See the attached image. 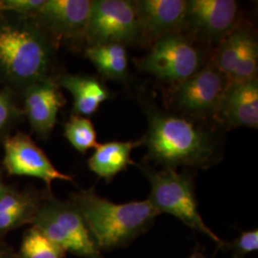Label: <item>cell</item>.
I'll use <instances>...</instances> for the list:
<instances>
[{
    "label": "cell",
    "mask_w": 258,
    "mask_h": 258,
    "mask_svg": "<svg viewBox=\"0 0 258 258\" xmlns=\"http://www.w3.org/2000/svg\"><path fill=\"white\" fill-rule=\"evenodd\" d=\"M148 129L143 145L149 159L166 168L188 166L206 167L215 158L212 135L184 117L149 109Z\"/></svg>",
    "instance_id": "1"
},
{
    "label": "cell",
    "mask_w": 258,
    "mask_h": 258,
    "mask_svg": "<svg viewBox=\"0 0 258 258\" xmlns=\"http://www.w3.org/2000/svg\"><path fill=\"white\" fill-rule=\"evenodd\" d=\"M72 202L83 215L100 249L124 247L148 230L159 213L149 200L116 204L93 189L73 196Z\"/></svg>",
    "instance_id": "2"
},
{
    "label": "cell",
    "mask_w": 258,
    "mask_h": 258,
    "mask_svg": "<svg viewBox=\"0 0 258 258\" xmlns=\"http://www.w3.org/2000/svg\"><path fill=\"white\" fill-rule=\"evenodd\" d=\"M52 44L40 24L24 20L0 22V73L25 88L47 79Z\"/></svg>",
    "instance_id": "3"
},
{
    "label": "cell",
    "mask_w": 258,
    "mask_h": 258,
    "mask_svg": "<svg viewBox=\"0 0 258 258\" xmlns=\"http://www.w3.org/2000/svg\"><path fill=\"white\" fill-rule=\"evenodd\" d=\"M32 224L65 252L83 258H103L82 213L72 201L48 199L40 204Z\"/></svg>",
    "instance_id": "4"
},
{
    "label": "cell",
    "mask_w": 258,
    "mask_h": 258,
    "mask_svg": "<svg viewBox=\"0 0 258 258\" xmlns=\"http://www.w3.org/2000/svg\"><path fill=\"white\" fill-rule=\"evenodd\" d=\"M151 185L149 201L158 213H168L195 231H200L214 242L224 243L205 224L198 211L192 179L174 168L156 171L140 166Z\"/></svg>",
    "instance_id": "5"
},
{
    "label": "cell",
    "mask_w": 258,
    "mask_h": 258,
    "mask_svg": "<svg viewBox=\"0 0 258 258\" xmlns=\"http://www.w3.org/2000/svg\"><path fill=\"white\" fill-rule=\"evenodd\" d=\"M84 38L89 46L133 44L141 40L135 1L95 0Z\"/></svg>",
    "instance_id": "6"
},
{
    "label": "cell",
    "mask_w": 258,
    "mask_h": 258,
    "mask_svg": "<svg viewBox=\"0 0 258 258\" xmlns=\"http://www.w3.org/2000/svg\"><path fill=\"white\" fill-rule=\"evenodd\" d=\"M201 55L192 43L180 33H170L158 38L137 65L162 81L181 84L201 69Z\"/></svg>",
    "instance_id": "7"
},
{
    "label": "cell",
    "mask_w": 258,
    "mask_h": 258,
    "mask_svg": "<svg viewBox=\"0 0 258 258\" xmlns=\"http://www.w3.org/2000/svg\"><path fill=\"white\" fill-rule=\"evenodd\" d=\"M230 80L211 63L179 84L174 101L179 109L196 116L216 115Z\"/></svg>",
    "instance_id": "8"
},
{
    "label": "cell",
    "mask_w": 258,
    "mask_h": 258,
    "mask_svg": "<svg viewBox=\"0 0 258 258\" xmlns=\"http://www.w3.org/2000/svg\"><path fill=\"white\" fill-rule=\"evenodd\" d=\"M3 164L11 175L38 178L44 181L49 188L55 180L73 181L71 176L56 169L43 150L23 133L5 140Z\"/></svg>",
    "instance_id": "9"
},
{
    "label": "cell",
    "mask_w": 258,
    "mask_h": 258,
    "mask_svg": "<svg viewBox=\"0 0 258 258\" xmlns=\"http://www.w3.org/2000/svg\"><path fill=\"white\" fill-rule=\"evenodd\" d=\"M237 14L238 5L233 0H190L184 28L204 39L222 41L233 30Z\"/></svg>",
    "instance_id": "10"
},
{
    "label": "cell",
    "mask_w": 258,
    "mask_h": 258,
    "mask_svg": "<svg viewBox=\"0 0 258 258\" xmlns=\"http://www.w3.org/2000/svg\"><path fill=\"white\" fill-rule=\"evenodd\" d=\"M92 6L91 0H45L36 18L56 37L78 39L84 37Z\"/></svg>",
    "instance_id": "11"
},
{
    "label": "cell",
    "mask_w": 258,
    "mask_h": 258,
    "mask_svg": "<svg viewBox=\"0 0 258 258\" xmlns=\"http://www.w3.org/2000/svg\"><path fill=\"white\" fill-rule=\"evenodd\" d=\"M135 7L142 41L155 42L158 38L179 33L185 27L187 1L137 0Z\"/></svg>",
    "instance_id": "12"
},
{
    "label": "cell",
    "mask_w": 258,
    "mask_h": 258,
    "mask_svg": "<svg viewBox=\"0 0 258 258\" xmlns=\"http://www.w3.org/2000/svg\"><path fill=\"white\" fill-rule=\"evenodd\" d=\"M64 103L59 85L49 78L25 89V110L28 119L40 138L50 136L56 123L57 113Z\"/></svg>",
    "instance_id": "13"
},
{
    "label": "cell",
    "mask_w": 258,
    "mask_h": 258,
    "mask_svg": "<svg viewBox=\"0 0 258 258\" xmlns=\"http://www.w3.org/2000/svg\"><path fill=\"white\" fill-rule=\"evenodd\" d=\"M216 115L230 128L240 126L257 128V78L247 82H231Z\"/></svg>",
    "instance_id": "14"
},
{
    "label": "cell",
    "mask_w": 258,
    "mask_h": 258,
    "mask_svg": "<svg viewBox=\"0 0 258 258\" xmlns=\"http://www.w3.org/2000/svg\"><path fill=\"white\" fill-rule=\"evenodd\" d=\"M57 84L73 96L74 110L78 115H93L102 102L110 98L106 86L91 76L63 75L58 79Z\"/></svg>",
    "instance_id": "15"
},
{
    "label": "cell",
    "mask_w": 258,
    "mask_h": 258,
    "mask_svg": "<svg viewBox=\"0 0 258 258\" xmlns=\"http://www.w3.org/2000/svg\"><path fill=\"white\" fill-rule=\"evenodd\" d=\"M141 145H143L142 140L99 144L88 160V166L95 174L109 182L128 165L133 164V161L130 159L131 152Z\"/></svg>",
    "instance_id": "16"
},
{
    "label": "cell",
    "mask_w": 258,
    "mask_h": 258,
    "mask_svg": "<svg viewBox=\"0 0 258 258\" xmlns=\"http://www.w3.org/2000/svg\"><path fill=\"white\" fill-rule=\"evenodd\" d=\"M85 55L105 78L118 82L126 79L128 58L124 45L109 43L88 46L85 50Z\"/></svg>",
    "instance_id": "17"
},
{
    "label": "cell",
    "mask_w": 258,
    "mask_h": 258,
    "mask_svg": "<svg viewBox=\"0 0 258 258\" xmlns=\"http://www.w3.org/2000/svg\"><path fill=\"white\" fill-rule=\"evenodd\" d=\"M249 31L247 29H233L231 33L223 38L213 64L225 75L231 82V77L239 59L240 53L244 40Z\"/></svg>",
    "instance_id": "18"
},
{
    "label": "cell",
    "mask_w": 258,
    "mask_h": 258,
    "mask_svg": "<svg viewBox=\"0 0 258 258\" xmlns=\"http://www.w3.org/2000/svg\"><path fill=\"white\" fill-rule=\"evenodd\" d=\"M64 135L73 148L83 154L99 145L92 121L79 115L72 116L65 123Z\"/></svg>",
    "instance_id": "19"
},
{
    "label": "cell",
    "mask_w": 258,
    "mask_h": 258,
    "mask_svg": "<svg viewBox=\"0 0 258 258\" xmlns=\"http://www.w3.org/2000/svg\"><path fill=\"white\" fill-rule=\"evenodd\" d=\"M19 255L21 258H63L65 251L32 227L23 237Z\"/></svg>",
    "instance_id": "20"
},
{
    "label": "cell",
    "mask_w": 258,
    "mask_h": 258,
    "mask_svg": "<svg viewBox=\"0 0 258 258\" xmlns=\"http://www.w3.org/2000/svg\"><path fill=\"white\" fill-rule=\"evenodd\" d=\"M257 69V42L249 32L244 40L239 59L231 77V82H247L256 79Z\"/></svg>",
    "instance_id": "21"
},
{
    "label": "cell",
    "mask_w": 258,
    "mask_h": 258,
    "mask_svg": "<svg viewBox=\"0 0 258 258\" xmlns=\"http://www.w3.org/2000/svg\"><path fill=\"white\" fill-rule=\"evenodd\" d=\"M39 206V204H36L11 212H0V235L32 223Z\"/></svg>",
    "instance_id": "22"
},
{
    "label": "cell",
    "mask_w": 258,
    "mask_h": 258,
    "mask_svg": "<svg viewBox=\"0 0 258 258\" xmlns=\"http://www.w3.org/2000/svg\"><path fill=\"white\" fill-rule=\"evenodd\" d=\"M45 0H0V11L22 17H36Z\"/></svg>",
    "instance_id": "23"
},
{
    "label": "cell",
    "mask_w": 258,
    "mask_h": 258,
    "mask_svg": "<svg viewBox=\"0 0 258 258\" xmlns=\"http://www.w3.org/2000/svg\"><path fill=\"white\" fill-rule=\"evenodd\" d=\"M36 204L37 200L32 195L21 194L8 187L0 199V212H11Z\"/></svg>",
    "instance_id": "24"
},
{
    "label": "cell",
    "mask_w": 258,
    "mask_h": 258,
    "mask_svg": "<svg viewBox=\"0 0 258 258\" xmlns=\"http://www.w3.org/2000/svg\"><path fill=\"white\" fill-rule=\"evenodd\" d=\"M233 257L244 258L247 254L258 249V231H244L237 239L231 243Z\"/></svg>",
    "instance_id": "25"
},
{
    "label": "cell",
    "mask_w": 258,
    "mask_h": 258,
    "mask_svg": "<svg viewBox=\"0 0 258 258\" xmlns=\"http://www.w3.org/2000/svg\"><path fill=\"white\" fill-rule=\"evenodd\" d=\"M19 111L9 95L0 91V135L8 130L18 116Z\"/></svg>",
    "instance_id": "26"
},
{
    "label": "cell",
    "mask_w": 258,
    "mask_h": 258,
    "mask_svg": "<svg viewBox=\"0 0 258 258\" xmlns=\"http://www.w3.org/2000/svg\"><path fill=\"white\" fill-rule=\"evenodd\" d=\"M0 258H21L7 243L0 239Z\"/></svg>",
    "instance_id": "27"
},
{
    "label": "cell",
    "mask_w": 258,
    "mask_h": 258,
    "mask_svg": "<svg viewBox=\"0 0 258 258\" xmlns=\"http://www.w3.org/2000/svg\"><path fill=\"white\" fill-rule=\"evenodd\" d=\"M7 189H8V186L3 183L2 179H1V175H0V199L4 195V194L7 191Z\"/></svg>",
    "instance_id": "28"
},
{
    "label": "cell",
    "mask_w": 258,
    "mask_h": 258,
    "mask_svg": "<svg viewBox=\"0 0 258 258\" xmlns=\"http://www.w3.org/2000/svg\"><path fill=\"white\" fill-rule=\"evenodd\" d=\"M190 258H204V256L199 253H194V255L190 256Z\"/></svg>",
    "instance_id": "29"
}]
</instances>
